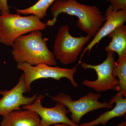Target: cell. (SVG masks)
Segmentation results:
<instances>
[{"mask_svg": "<svg viewBox=\"0 0 126 126\" xmlns=\"http://www.w3.org/2000/svg\"><path fill=\"white\" fill-rule=\"evenodd\" d=\"M50 11L53 18L47 21L46 26H53L59 15L67 14L78 17L77 26L92 37L95 36L105 21L104 16L97 6L81 4L76 0H56Z\"/></svg>", "mask_w": 126, "mask_h": 126, "instance_id": "cell-1", "label": "cell"}, {"mask_svg": "<svg viewBox=\"0 0 126 126\" xmlns=\"http://www.w3.org/2000/svg\"><path fill=\"white\" fill-rule=\"evenodd\" d=\"M12 46V55L17 63H26L33 66L41 64L50 66L57 64L54 54L48 48L41 31L22 35Z\"/></svg>", "mask_w": 126, "mask_h": 126, "instance_id": "cell-2", "label": "cell"}, {"mask_svg": "<svg viewBox=\"0 0 126 126\" xmlns=\"http://www.w3.org/2000/svg\"><path fill=\"white\" fill-rule=\"evenodd\" d=\"M46 24L35 16H22L10 12L0 14V43L12 46L18 38L35 31H43Z\"/></svg>", "mask_w": 126, "mask_h": 126, "instance_id": "cell-3", "label": "cell"}, {"mask_svg": "<svg viewBox=\"0 0 126 126\" xmlns=\"http://www.w3.org/2000/svg\"><path fill=\"white\" fill-rule=\"evenodd\" d=\"M92 36L75 37L70 34L67 24L61 26L56 34L53 46V53L56 59L64 65L75 63L85 45Z\"/></svg>", "mask_w": 126, "mask_h": 126, "instance_id": "cell-4", "label": "cell"}, {"mask_svg": "<svg viewBox=\"0 0 126 126\" xmlns=\"http://www.w3.org/2000/svg\"><path fill=\"white\" fill-rule=\"evenodd\" d=\"M101 96L100 94L90 92L77 100H73L69 94L63 93L50 98L55 102L64 104L71 113L72 121L79 125L82 118L88 113L100 109L113 108V103L110 101L109 102H99L98 100Z\"/></svg>", "mask_w": 126, "mask_h": 126, "instance_id": "cell-5", "label": "cell"}, {"mask_svg": "<svg viewBox=\"0 0 126 126\" xmlns=\"http://www.w3.org/2000/svg\"><path fill=\"white\" fill-rule=\"evenodd\" d=\"M16 68L23 72L22 74L27 92L31 91V86L32 82L40 79L51 78L60 81L63 78H66L70 81L73 87L78 86L74 79V74L78 70L76 67L68 68L53 67L45 64L33 66L24 63H18Z\"/></svg>", "mask_w": 126, "mask_h": 126, "instance_id": "cell-6", "label": "cell"}, {"mask_svg": "<svg viewBox=\"0 0 126 126\" xmlns=\"http://www.w3.org/2000/svg\"><path fill=\"white\" fill-rule=\"evenodd\" d=\"M107 52L106 60L100 64L93 65L85 62L81 64L83 69H94L97 76L96 80L92 81L85 79L82 82V84L98 92L111 90L118 91V80L113 77L112 73L113 68L116 63L114 52L112 51Z\"/></svg>", "mask_w": 126, "mask_h": 126, "instance_id": "cell-7", "label": "cell"}, {"mask_svg": "<svg viewBox=\"0 0 126 126\" xmlns=\"http://www.w3.org/2000/svg\"><path fill=\"white\" fill-rule=\"evenodd\" d=\"M44 96H37L33 103L22 107L23 109H27L35 112L41 118L40 126H50L60 123H65L70 126H79L72 121L67 116L69 112L64 104L57 102L53 107H45L42 105V100Z\"/></svg>", "mask_w": 126, "mask_h": 126, "instance_id": "cell-8", "label": "cell"}, {"mask_svg": "<svg viewBox=\"0 0 126 126\" xmlns=\"http://www.w3.org/2000/svg\"><path fill=\"white\" fill-rule=\"evenodd\" d=\"M27 92L23 75L21 74L17 84L13 88L8 90H0V115L5 116L14 111L22 110L21 107L30 105L37 97L35 94L31 97L24 96Z\"/></svg>", "mask_w": 126, "mask_h": 126, "instance_id": "cell-9", "label": "cell"}, {"mask_svg": "<svg viewBox=\"0 0 126 126\" xmlns=\"http://www.w3.org/2000/svg\"><path fill=\"white\" fill-rule=\"evenodd\" d=\"M104 16L106 22L98 30L93 39L84 50L79 63L85 52L88 50L90 53L93 47L99 43L102 39L107 36L116 28L124 24L126 21V11H115L109 5Z\"/></svg>", "mask_w": 126, "mask_h": 126, "instance_id": "cell-10", "label": "cell"}, {"mask_svg": "<svg viewBox=\"0 0 126 126\" xmlns=\"http://www.w3.org/2000/svg\"><path fill=\"white\" fill-rule=\"evenodd\" d=\"M3 117L0 126H38L40 124L38 115L27 109L13 111Z\"/></svg>", "mask_w": 126, "mask_h": 126, "instance_id": "cell-11", "label": "cell"}, {"mask_svg": "<svg viewBox=\"0 0 126 126\" xmlns=\"http://www.w3.org/2000/svg\"><path fill=\"white\" fill-rule=\"evenodd\" d=\"M110 101L113 103H116V106L112 109L101 114L93 121L81 123L79 126H95L99 124L105 125L112 118L125 116L126 113V97L118 93Z\"/></svg>", "mask_w": 126, "mask_h": 126, "instance_id": "cell-12", "label": "cell"}, {"mask_svg": "<svg viewBox=\"0 0 126 126\" xmlns=\"http://www.w3.org/2000/svg\"><path fill=\"white\" fill-rule=\"evenodd\" d=\"M107 36L111 39L105 50L117 53L118 62L126 57V26L123 24L117 27Z\"/></svg>", "mask_w": 126, "mask_h": 126, "instance_id": "cell-13", "label": "cell"}, {"mask_svg": "<svg viewBox=\"0 0 126 126\" xmlns=\"http://www.w3.org/2000/svg\"><path fill=\"white\" fill-rule=\"evenodd\" d=\"M56 0H39L35 4L24 9H16V13L20 15H32L41 20L47 15V9Z\"/></svg>", "mask_w": 126, "mask_h": 126, "instance_id": "cell-14", "label": "cell"}, {"mask_svg": "<svg viewBox=\"0 0 126 126\" xmlns=\"http://www.w3.org/2000/svg\"><path fill=\"white\" fill-rule=\"evenodd\" d=\"M112 73L118 78V93L126 97V57L115 63Z\"/></svg>", "mask_w": 126, "mask_h": 126, "instance_id": "cell-15", "label": "cell"}, {"mask_svg": "<svg viewBox=\"0 0 126 126\" xmlns=\"http://www.w3.org/2000/svg\"><path fill=\"white\" fill-rule=\"evenodd\" d=\"M109 2L110 5L113 10L126 11V0H106Z\"/></svg>", "mask_w": 126, "mask_h": 126, "instance_id": "cell-16", "label": "cell"}, {"mask_svg": "<svg viewBox=\"0 0 126 126\" xmlns=\"http://www.w3.org/2000/svg\"><path fill=\"white\" fill-rule=\"evenodd\" d=\"M0 13L10 12V7L7 3V0H0Z\"/></svg>", "mask_w": 126, "mask_h": 126, "instance_id": "cell-17", "label": "cell"}, {"mask_svg": "<svg viewBox=\"0 0 126 126\" xmlns=\"http://www.w3.org/2000/svg\"><path fill=\"white\" fill-rule=\"evenodd\" d=\"M70 126L68 124H65V123H60V124H55L54 126Z\"/></svg>", "mask_w": 126, "mask_h": 126, "instance_id": "cell-18", "label": "cell"}, {"mask_svg": "<svg viewBox=\"0 0 126 126\" xmlns=\"http://www.w3.org/2000/svg\"><path fill=\"white\" fill-rule=\"evenodd\" d=\"M117 126H126V122L123 121L121 123L118 124Z\"/></svg>", "mask_w": 126, "mask_h": 126, "instance_id": "cell-19", "label": "cell"}, {"mask_svg": "<svg viewBox=\"0 0 126 126\" xmlns=\"http://www.w3.org/2000/svg\"></svg>", "mask_w": 126, "mask_h": 126, "instance_id": "cell-20", "label": "cell"}]
</instances>
